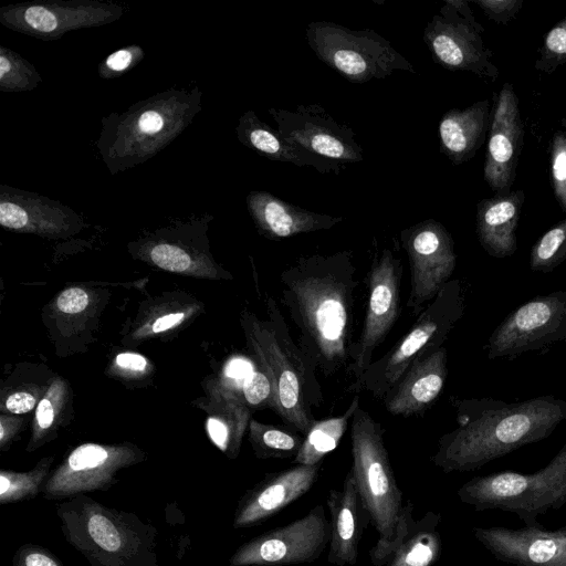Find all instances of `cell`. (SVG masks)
Instances as JSON below:
<instances>
[{
  "label": "cell",
  "mask_w": 566,
  "mask_h": 566,
  "mask_svg": "<svg viewBox=\"0 0 566 566\" xmlns=\"http://www.w3.org/2000/svg\"><path fill=\"white\" fill-rule=\"evenodd\" d=\"M352 251L297 258L280 274L281 303L298 329L297 345L325 377L347 367L358 285Z\"/></svg>",
  "instance_id": "6da1fadb"
},
{
  "label": "cell",
  "mask_w": 566,
  "mask_h": 566,
  "mask_svg": "<svg viewBox=\"0 0 566 566\" xmlns=\"http://www.w3.org/2000/svg\"><path fill=\"white\" fill-rule=\"evenodd\" d=\"M457 427L441 436L431 462L444 473L468 472L548 438L566 420V400L457 399Z\"/></svg>",
  "instance_id": "7a4b0ae2"
},
{
  "label": "cell",
  "mask_w": 566,
  "mask_h": 566,
  "mask_svg": "<svg viewBox=\"0 0 566 566\" xmlns=\"http://www.w3.org/2000/svg\"><path fill=\"white\" fill-rule=\"evenodd\" d=\"M198 88H170L102 118L96 142L112 175L134 168L171 144L201 111Z\"/></svg>",
  "instance_id": "3957f363"
},
{
  "label": "cell",
  "mask_w": 566,
  "mask_h": 566,
  "mask_svg": "<svg viewBox=\"0 0 566 566\" xmlns=\"http://www.w3.org/2000/svg\"><path fill=\"white\" fill-rule=\"evenodd\" d=\"M65 541L91 566H160L157 528L135 513L106 506L86 494L56 505Z\"/></svg>",
  "instance_id": "277c9868"
},
{
  "label": "cell",
  "mask_w": 566,
  "mask_h": 566,
  "mask_svg": "<svg viewBox=\"0 0 566 566\" xmlns=\"http://www.w3.org/2000/svg\"><path fill=\"white\" fill-rule=\"evenodd\" d=\"M268 319H251L252 348L274 389V412L291 429L305 436L316 421L312 407L323 403L316 368L291 336L285 318L272 297Z\"/></svg>",
  "instance_id": "5b68a950"
},
{
  "label": "cell",
  "mask_w": 566,
  "mask_h": 566,
  "mask_svg": "<svg viewBox=\"0 0 566 566\" xmlns=\"http://www.w3.org/2000/svg\"><path fill=\"white\" fill-rule=\"evenodd\" d=\"M457 495L476 512L501 510L517 515L525 526H539L541 515L566 504V443L534 473L502 471L474 476Z\"/></svg>",
  "instance_id": "8992f818"
},
{
  "label": "cell",
  "mask_w": 566,
  "mask_h": 566,
  "mask_svg": "<svg viewBox=\"0 0 566 566\" xmlns=\"http://www.w3.org/2000/svg\"><path fill=\"white\" fill-rule=\"evenodd\" d=\"M384 429L368 411L358 406L350 421L352 465L358 493L378 533L369 555L388 546L395 538L405 505L389 454Z\"/></svg>",
  "instance_id": "52a82bcc"
},
{
  "label": "cell",
  "mask_w": 566,
  "mask_h": 566,
  "mask_svg": "<svg viewBox=\"0 0 566 566\" xmlns=\"http://www.w3.org/2000/svg\"><path fill=\"white\" fill-rule=\"evenodd\" d=\"M465 302L462 283L451 279L417 316L416 322L392 347L374 360L349 391H368L381 399L416 361L442 347L448 335L462 318Z\"/></svg>",
  "instance_id": "ba28073f"
},
{
  "label": "cell",
  "mask_w": 566,
  "mask_h": 566,
  "mask_svg": "<svg viewBox=\"0 0 566 566\" xmlns=\"http://www.w3.org/2000/svg\"><path fill=\"white\" fill-rule=\"evenodd\" d=\"M305 34L315 55L352 83L381 80L397 70L415 73L412 64L374 30L315 21Z\"/></svg>",
  "instance_id": "9c48e42d"
},
{
  "label": "cell",
  "mask_w": 566,
  "mask_h": 566,
  "mask_svg": "<svg viewBox=\"0 0 566 566\" xmlns=\"http://www.w3.org/2000/svg\"><path fill=\"white\" fill-rule=\"evenodd\" d=\"M331 539L329 520L323 504L306 515L272 528L240 545L230 566H292L317 560Z\"/></svg>",
  "instance_id": "30bf717a"
},
{
  "label": "cell",
  "mask_w": 566,
  "mask_h": 566,
  "mask_svg": "<svg viewBox=\"0 0 566 566\" xmlns=\"http://www.w3.org/2000/svg\"><path fill=\"white\" fill-rule=\"evenodd\" d=\"M401 260L388 248L375 254L367 275V301L361 331L354 342L347 373L358 382L374 353L396 324L400 313Z\"/></svg>",
  "instance_id": "8fae6325"
},
{
  "label": "cell",
  "mask_w": 566,
  "mask_h": 566,
  "mask_svg": "<svg viewBox=\"0 0 566 566\" xmlns=\"http://www.w3.org/2000/svg\"><path fill=\"white\" fill-rule=\"evenodd\" d=\"M269 114L284 138L315 157L328 171L338 174L342 165L363 160L354 130L317 104L298 105L295 111L272 107Z\"/></svg>",
  "instance_id": "7c38bea8"
},
{
  "label": "cell",
  "mask_w": 566,
  "mask_h": 566,
  "mask_svg": "<svg viewBox=\"0 0 566 566\" xmlns=\"http://www.w3.org/2000/svg\"><path fill=\"white\" fill-rule=\"evenodd\" d=\"M566 338V291L537 295L512 311L488 339L489 359L539 350Z\"/></svg>",
  "instance_id": "4fadbf2b"
},
{
  "label": "cell",
  "mask_w": 566,
  "mask_h": 566,
  "mask_svg": "<svg viewBox=\"0 0 566 566\" xmlns=\"http://www.w3.org/2000/svg\"><path fill=\"white\" fill-rule=\"evenodd\" d=\"M410 269V292L406 307L417 317L451 280L457 264L454 242L442 223L418 222L400 233Z\"/></svg>",
  "instance_id": "5bb4252c"
},
{
  "label": "cell",
  "mask_w": 566,
  "mask_h": 566,
  "mask_svg": "<svg viewBox=\"0 0 566 566\" xmlns=\"http://www.w3.org/2000/svg\"><path fill=\"white\" fill-rule=\"evenodd\" d=\"M125 9L95 0H43L0 8V23L41 40H56L66 32L99 27L123 17Z\"/></svg>",
  "instance_id": "9a60e30c"
},
{
  "label": "cell",
  "mask_w": 566,
  "mask_h": 566,
  "mask_svg": "<svg viewBox=\"0 0 566 566\" xmlns=\"http://www.w3.org/2000/svg\"><path fill=\"white\" fill-rule=\"evenodd\" d=\"M423 40L433 61L447 70L470 72L490 81L500 76L481 33L447 2L428 22Z\"/></svg>",
  "instance_id": "2e32d148"
},
{
  "label": "cell",
  "mask_w": 566,
  "mask_h": 566,
  "mask_svg": "<svg viewBox=\"0 0 566 566\" xmlns=\"http://www.w3.org/2000/svg\"><path fill=\"white\" fill-rule=\"evenodd\" d=\"M130 450H112L96 443L75 448L48 479L42 490L45 500H67L93 491H106L116 472L134 463Z\"/></svg>",
  "instance_id": "e0dca14e"
},
{
  "label": "cell",
  "mask_w": 566,
  "mask_h": 566,
  "mask_svg": "<svg viewBox=\"0 0 566 566\" xmlns=\"http://www.w3.org/2000/svg\"><path fill=\"white\" fill-rule=\"evenodd\" d=\"M524 125L511 83L499 92L489 128L483 177L495 195H507L515 181L523 147Z\"/></svg>",
  "instance_id": "ac0fdd59"
},
{
  "label": "cell",
  "mask_w": 566,
  "mask_h": 566,
  "mask_svg": "<svg viewBox=\"0 0 566 566\" xmlns=\"http://www.w3.org/2000/svg\"><path fill=\"white\" fill-rule=\"evenodd\" d=\"M475 539L497 560L514 566H566V525L473 527Z\"/></svg>",
  "instance_id": "d6986e66"
},
{
  "label": "cell",
  "mask_w": 566,
  "mask_h": 566,
  "mask_svg": "<svg viewBox=\"0 0 566 566\" xmlns=\"http://www.w3.org/2000/svg\"><path fill=\"white\" fill-rule=\"evenodd\" d=\"M319 470L321 464H294L266 474L239 500L232 520L233 528L252 527L279 514L314 486Z\"/></svg>",
  "instance_id": "ffe728a7"
},
{
  "label": "cell",
  "mask_w": 566,
  "mask_h": 566,
  "mask_svg": "<svg viewBox=\"0 0 566 566\" xmlns=\"http://www.w3.org/2000/svg\"><path fill=\"white\" fill-rule=\"evenodd\" d=\"M413 503L406 500L392 542L369 555L374 566H432L441 555V514L429 511L416 520Z\"/></svg>",
  "instance_id": "44dd1931"
},
{
  "label": "cell",
  "mask_w": 566,
  "mask_h": 566,
  "mask_svg": "<svg viewBox=\"0 0 566 566\" xmlns=\"http://www.w3.org/2000/svg\"><path fill=\"white\" fill-rule=\"evenodd\" d=\"M326 504L331 514L327 562L334 566H355L364 531L371 521L350 469L342 489L329 490Z\"/></svg>",
  "instance_id": "7402d4cb"
},
{
  "label": "cell",
  "mask_w": 566,
  "mask_h": 566,
  "mask_svg": "<svg viewBox=\"0 0 566 566\" xmlns=\"http://www.w3.org/2000/svg\"><path fill=\"white\" fill-rule=\"evenodd\" d=\"M448 377V354L442 346L412 364L382 398L392 416L409 417L427 410L441 395Z\"/></svg>",
  "instance_id": "603a6c76"
},
{
  "label": "cell",
  "mask_w": 566,
  "mask_h": 566,
  "mask_svg": "<svg viewBox=\"0 0 566 566\" xmlns=\"http://www.w3.org/2000/svg\"><path fill=\"white\" fill-rule=\"evenodd\" d=\"M80 217L67 206L39 193L0 186V224L15 231L70 230Z\"/></svg>",
  "instance_id": "cb8c5ba5"
},
{
  "label": "cell",
  "mask_w": 566,
  "mask_h": 566,
  "mask_svg": "<svg viewBox=\"0 0 566 566\" xmlns=\"http://www.w3.org/2000/svg\"><path fill=\"white\" fill-rule=\"evenodd\" d=\"M247 207L259 232L271 240L328 230L343 220L303 209L266 191H251L247 196Z\"/></svg>",
  "instance_id": "d4e9b609"
},
{
  "label": "cell",
  "mask_w": 566,
  "mask_h": 566,
  "mask_svg": "<svg viewBox=\"0 0 566 566\" xmlns=\"http://www.w3.org/2000/svg\"><path fill=\"white\" fill-rule=\"evenodd\" d=\"M525 200L523 190L482 199L476 206V235L493 258H506L517 249L516 228Z\"/></svg>",
  "instance_id": "484cf974"
},
{
  "label": "cell",
  "mask_w": 566,
  "mask_h": 566,
  "mask_svg": "<svg viewBox=\"0 0 566 566\" xmlns=\"http://www.w3.org/2000/svg\"><path fill=\"white\" fill-rule=\"evenodd\" d=\"M491 117L488 99L444 113L438 125L440 151L454 165L472 159L489 134Z\"/></svg>",
  "instance_id": "4316f807"
},
{
  "label": "cell",
  "mask_w": 566,
  "mask_h": 566,
  "mask_svg": "<svg viewBox=\"0 0 566 566\" xmlns=\"http://www.w3.org/2000/svg\"><path fill=\"white\" fill-rule=\"evenodd\" d=\"M235 133L242 145L270 160L291 163L298 167L312 166L321 172H328L315 157L291 144L277 129L260 120L254 111L244 112L240 116Z\"/></svg>",
  "instance_id": "83f0119b"
},
{
  "label": "cell",
  "mask_w": 566,
  "mask_h": 566,
  "mask_svg": "<svg viewBox=\"0 0 566 566\" xmlns=\"http://www.w3.org/2000/svg\"><path fill=\"white\" fill-rule=\"evenodd\" d=\"M358 406L360 400L359 395H356L340 416L316 420L304 436L302 447L292 462L306 465L321 464L325 455L336 449L340 442Z\"/></svg>",
  "instance_id": "f1b7e54d"
},
{
  "label": "cell",
  "mask_w": 566,
  "mask_h": 566,
  "mask_svg": "<svg viewBox=\"0 0 566 566\" xmlns=\"http://www.w3.org/2000/svg\"><path fill=\"white\" fill-rule=\"evenodd\" d=\"M251 442L260 459H294L304 437L291 428L251 422Z\"/></svg>",
  "instance_id": "f546056e"
},
{
  "label": "cell",
  "mask_w": 566,
  "mask_h": 566,
  "mask_svg": "<svg viewBox=\"0 0 566 566\" xmlns=\"http://www.w3.org/2000/svg\"><path fill=\"white\" fill-rule=\"evenodd\" d=\"M50 461L40 462L29 472L3 470L0 473V504H12L36 497L48 481Z\"/></svg>",
  "instance_id": "4dcf8cb0"
},
{
  "label": "cell",
  "mask_w": 566,
  "mask_h": 566,
  "mask_svg": "<svg viewBox=\"0 0 566 566\" xmlns=\"http://www.w3.org/2000/svg\"><path fill=\"white\" fill-rule=\"evenodd\" d=\"M42 82L38 70L19 53L0 46V91L24 92L32 91Z\"/></svg>",
  "instance_id": "1f68e13d"
},
{
  "label": "cell",
  "mask_w": 566,
  "mask_h": 566,
  "mask_svg": "<svg viewBox=\"0 0 566 566\" xmlns=\"http://www.w3.org/2000/svg\"><path fill=\"white\" fill-rule=\"evenodd\" d=\"M566 260V218L547 230L532 247L530 266L548 273Z\"/></svg>",
  "instance_id": "d6a6232c"
},
{
  "label": "cell",
  "mask_w": 566,
  "mask_h": 566,
  "mask_svg": "<svg viewBox=\"0 0 566 566\" xmlns=\"http://www.w3.org/2000/svg\"><path fill=\"white\" fill-rule=\"evenodd\" d=\"M566 63V17L557 22L544 36L538 49L535 69L552 74Z\"/></svg>",
  "instance_id": "836d02e7"
},
{
  "label": "cell",
  "mask_w": 566,
  "mask_h": 566,
  "mask_svg": "<svg viewBox=\"0 0 566 566\" xmlns=\"http://www.w3.org/2000/svg\"><path fill=\"white\" fill-rule=\"evenodd\" d=\"M551 180L555 198L566 212V133H554L549 146Z\"/></svg>",
  "instance_id": "e575fe53"
},
{
  "label": "cell",
  "mask_w": 566,
  "mask_h": 566,
  "mask_svg": "<svg viewBox=\"0 0 566 566\" xmlns=\"http://www.w3.org/2000/svg\"><path fill=\"white\" fill-rule=\"evenodd\" d=\"M144 55L143 48L137 44L124 46L106 56L98 64L97 73L104 80L119 77L135 67L144 59Z\"/></svg>",
  "instance_id": "d590c367"
},
{
  "label": "cell",
  "mask_w": 566,
  "mask_h": 566,
  "mask_svg": "<svg viewBox=\"0 0 566 566\" xmlns=\"http://www.w3.org/2000/svg\"><path fill=\"white\" fill-rule=\"evenodd\" d=\"M151 261L159 268L170 272H184L191 265L189 253L178 244L160 242L149 252Z\"/></svg>",
  "instance_id": "8d00e7d4"
},
{
  "label": "cell",
  "mask_w": 566,
  "mask_h": 566,
  "mask_svg": "<svg viewBox=\"0 0 566 566\" xmlns=\"http://www.w3.org/2000/svg\"><path fill=\"white\" fill-rule=\"evenodd\" d=\"M242 389L250 405L265 403L268 407L274 408L273 384L263 367L261 370H253L243 381Z\"/></svg>",
  "instance_id": "74e56055"
},
{
  "label": "cell",
  "mask_w": 566,
  "mask_h": 566,
  "mask_svg": "<svg viewBox=\"0 0 566 566\" xmlns=\"http://www.w3.org/2000/svg\"><path fill=\"white\" fill-rule=\"evenodd\" d=\"M12 566H64L46 547L36 544H23L14 553Z\"/></svg>",
  "instance_id": "f35d334b"
},
{
  "label": "cell",
  "mask_w": 566,
  "mask_h": 566,
  "mask_svg": "<svg viewBox=\"0 0 566 566\" xmlns=\"http://www.w3.org/2000/svg\"><path fill=\"white\" fill-rule=\"evenodd\" d=\"M485 17L499 24H507L521 11L523 0H473Z\"/></svg>",
  "instance_id": "ab89813d"
},
{
  "label": "cell",
  "mask_w": 566,
  "mask_h": 566,
  "mask_svg": "<svg viewBox=\"0 0 566 566\" xmlns=\"http://www.w3.org/2000/svg\"><path fill=\"white\" fill-rule=\"evenodd\" d=\"M57 308L67 314H75L84 311L88 305L87 293L80 287H71L63 291L56 301Z\"/></svg>",
  "instance_id": "60d3db41"
},
{
  "label": "cell",
  "mask_w": 566,
  "mask_h": 566,
  "mask_svg": "<svg viewBox=\"0 0 566 566\" xmlns=\"http://www.w3.org/2000/svg\"><path fill=\"white\" fill-rule=\"evenodd\" d=\"M208 433L212 442L223 452L231 447V428L223 420L209 418L207 423Z\"/></svg>",
  "instance_id": "b9f144b4"
},
{
  "label": "cell",
  "mask_w": 566,
  "mask_h": 566,
  "mask_svg": "<svg viewBox=\"0 0 566 566\" xmlns=\"http://www.w3.org/2000/svg\"><path fill=\"white\" fill-rule=\"evenodd\" d=\"M35 405V398L25 391L14 392L6 400V407L13 413H24L30 411Z\"/></svg>",
  "instance_id": "7bdbcfd3"
},
{
  "label": "cell",
  "mask_w": 566,
  "mask_h": 566,
  "mask_svg": "<svg viewBox=\"0 0 566 566\" xmlns=\"http://www.w3.org/2000/svg\"><path fill=\"white\" fill-rule=\"evenodd\" d=\"M253 370L254 367L250 361L242 358H234L228 364L226 374L228 377H231L235 380L244 381L253 373Z\"/></svg>",
  "instance_id": "ee69618b"
},
{
  "label": "cell",
  "mask_w": 566,
  "mask_h": 566,
  "mask_svg": "<svg viewBox=\"0 0 566 566\" xmlns=\"http://www.w3.org/2000/svg\"><path fill=\"white\" fill-rule=\"evenodd\" d=\"M116 364L124 369L142 371L146 368L147 360L139 354L122 353L116 356Z\"/></svg>",
  "instance_id": "f6af8a7d"
},
{
  "label": "cell",
  "mask_w": 566,
  "mask_h": 566,
  "mask_svg": "<svg viewBox=\"0 0 566 566\" xmlns=\"http://www.w3.org/2000/svg\"><path fill=\"white\" fill-rule=\"evenodd\" d=\"M453 10H455L467 22H469L480 33L484 32V28L475 20L468 1L463 0H446Z\"/></svg>",
  "instance_id": "bcb514c9"
},
{
  "label": "cell",
  "mask_w": 566,
  "mask_h": 566,
  "mask_svg": "<svg viewBox=\"0 0 566 566\" xmlns=\"http://www.w3.org/2000/svg\"><path fill=\"white\" fill-rule=\"evenodd\" d=\"M54 419V410L49 399L44 398L40 401L36 409V420L41 429L51 427Z\"/></svg>",
  "instance_id": "7dc6e473"
},
{
  "label": "cell",
  "mask_w": 566,
  "mask_h": 566,
  "mask_svg": "<svg viewBox=\"0 0 566 566\" xmlns=\"http://www.w3.org/2000/svg\"><path fill=\"white\" fill-rule=\"evenodd\" d=\"M185 317L182 312L171 313L158 317L153 324V332L159 333L178 325Z\"/></svg>",
  "instance_id": "c3c4849f"
},
{
  "label": "cell",
  "mask_w": 566,
  "mask_h": 566,
  "mask_svg": "<svg viewBox=\"0 0 566 566\" xmlns=\"http://www.w3.org/2000/svg\"><path fill=\"white\" fill-rule=\"evenodd\" d=\"M562 126L564 127L565 133H566V115H565V116H564V118L562 119Z\"/></svg>",
  "instance_id": "681fc988"
}]
</instances>
